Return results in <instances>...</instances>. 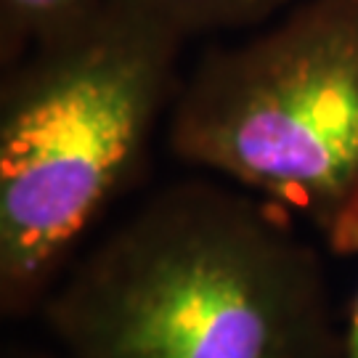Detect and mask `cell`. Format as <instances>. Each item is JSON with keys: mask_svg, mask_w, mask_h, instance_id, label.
I'll use <instances>...</instances> for the list:
<instances>
[{"mask_svg": "<svg viewBox=\"0 0 358 358\" xmlns=\"http://www.w3.org/2000/svg\"><path fill=\"white\" fill-rule=\"evenodd\" d=\"M186 35L143 0L3 72L0 313H40L88 231L141 180L170 120Z\"/></svg>", "mask_w": 358, "mask_h": 358, "instance_id": "cell-2", "label": "cell"}, {"mask_svg": "<svg viewBox=\"0 0 358 358\" xmlns=\"http://www.w3.org/2000/svg\"><path fill=\"white\" fill-rule=\"evenodd\" d=\"M16 358H53V356H45V353H22V356Z\"/></svg>", "mask_w": 358, "mask_h": 358, "instance_id": "cell-7", "label": "cell"}, {"mask_svg": "<svg viewBox=\"0 0 358 358\" xmlns=\"http://www.w3.org/2000/svg\"><path fill=\"white\" fill-rule=\"evenodd\" d=\"M337 358H358V284L353 289V297L348 303L345 319L340 327V350Z\"/></svg>", "mask_w": 358, "mask_h": 358, "instance_id": "cell-6", "label": "cell"}, {"mask_svg": "<svg viewBox=\"0 0 358 358\" xmlns=\"http://www.w3.org/2000/svg\"><path fill=\"white\" fill-rule=\"evenodd\" d=\"M167 146L284 207L332 255H358V0H303L268 32L207 51Z\"/></svg>", "mask_w": 358, "mask_h": 358, "instance_id": "cell-3", "label": "cell"}, {"mask_svg": "<svg viewBox=\"0 0 358 358\" xmlns=\"http://www.w3.org/2000/svg\"><path fill=\"white\" fill-rule=\"evenodd\" d=\"M112 0H0L3 72L32 53L75 38Z\"/></svg>", "mask_w": 358, "mask_h": 358, "instance_id": "cell-4", "label": "cell"}, {"mask_svg": "<svg viewBox=\"0 0 358 358\" xmlns=\"http://www.w3.org/2000/svg\"><path fill=\"white\" fill-rule=\"evenodd\" d=\"M167 22L178 27L186 38L213 29L250 27L271 13L282 11L292 0H143Z\"/></svg>", "mask_w": 358, "mask_h": 358, "instance_id": "cell-5", "label": "cell"}, {"mask_svg": "<svg viewBox=\"0 0 358 358\" xmlns=\"http://www.w3.org/2000/svg\"><path fill=\"white\" fill-rule=\"evenodd\" d=\"M284 207L176 180L69 266L43 316L64 358H337L324 257Z\"/></svg>", "mask_w": 358, "mask_h": 358, "instance_id": "cell-1", "label": "cell"}]
</instances>
